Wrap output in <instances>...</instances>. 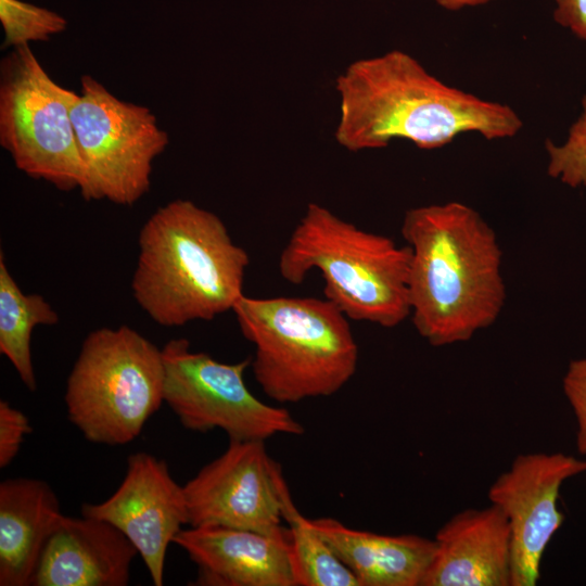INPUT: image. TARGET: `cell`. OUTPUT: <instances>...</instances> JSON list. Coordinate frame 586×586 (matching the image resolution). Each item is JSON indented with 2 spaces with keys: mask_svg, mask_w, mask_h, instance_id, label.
Here are the masks:
<instances>
[{
  "mask_svg": "<svg viewBox=\"0 0 586 586\" xmlns=\"http://www.w3.org/2000/svg\"><path fill=\"white\" fill-rule=\"evenodd\" d=\"M335 139L348 151L406 139L433 150L466 132L487 140L515 136L523 123L507 104L451 87L402 50L355 61L336 78Z\"/></svg>",
  "mask_w": 586,
  "mask_h": 586,
  "instance_id": "6da1fadb",
  "label": "cell"
},
{
  "mask_svg": "<svg viewBox=\"0 0 586 586\" xmlns=\"http://www.w3.org/2000/svg\"><path fill=\"white\" fill-rule=\"evenodd\" d=\"M400 232L411 250L409 318L421 337L451 345L496 321L506 301L501 250L474 208L457 201L413 207Z\"/></svg>",
  "mask_w": 586,
  "mask_h": 586,
  "instance_id": "7a4b0ae2",
  "label": "cell"
},
{
  "mask_svg": "<svg viewBox=\"0 0 586 586\" xmlns=\"http://www.w3.org/2000/svg\"><path fill=\"white\" fill-rule=\"evenodd\" d=\"M249 265L247 252L216 214L177 199L157 208L140 230L132 294L164 327L213 320L244 295Z\"/></svg>",
  "mask_w": 586,
  "mask_h": 586,
  "instance_id": "3957f363",
  "label": "cell"
},
{
  "mask_svg": "<svg viewBox=\"0 0 586 586\" xmlns=\"http://www.w3.org/2000/svg\"><path fill=\"white\" fill-rule=\"evenodd\" d=\"M232 311L255 347L253 375L277 403L333 395L355 374L358 345L349 319L326 297L243 295Z\"/></svg>",
  "mask_w": 586,
  "mask_h": 586,
  "instance_id": "277c9868",
  "label": "cell"
},
{
  "mask_svg": "<svg viewBox=\"0 0 586 586\" xmlns=\"http://www.w3.org/2000/svg\"><path fill=\"white\" fill-rule=\"evenodd\" d=\"M411 250L309 203L283 246L280 276L301 284L318 270L324 297L349 319L394 328L410 317Z\"/></svg>",
  "mask_w": 586,
  "mask_h": 586,
  "instance_id": "5b68a950",
  "label": "cell"
},
{
  "mask_svg": "<svg viewBox=\"0 0 586 586\" xmlns=\"http://www.w3.org/2000/svg\"><path fill=\"white\" fill-rule=\"evenodd\" d=\"M164 380L162 348L138 331L93 330L66 381L68 419L91 443L126 445L164 403Z\"/></svg>",
  "mask_w": 586,
  "mask_h": 586,
  "instance_id": "8992f818",
  "label": "cell"
},
{
  "mask_svg": "<svg viewBox=\"0 0 586 586\" xmlns=\"http://www.w3.org/2000/svg\"><path fill=\"white\" fill-rule=\"evenodd\" d=\"M77 98L50 77L29 46L2 59L0 145L27 176L81 193L87 175L72 120Z\"/></svg>",
  "mask_w": 586,
  "mask_h": 586,
  "instance_id": "52a82bcc",
  "label": "cell"
},
{
  "mask_svg": "<svg viewBox=\"0 0 586 586\" xmlns=\"http://www.w3.org/2000/svg\"><path fill=\"white\" fill-rule=\"evenodd\" d=\"M72 120L87 183V201L132 205L150 189L154 160L169 143L155 115L125 102L101 82L84 75Z\"/></svg>",
  "mask_w": 586,
  "mask_h": 586,
  "instance_id": "ba28073f",
  "label": "cell"
},
{
  "mask_svg": "<svg viewBox=\"0 0 586 586\" xmlns=\"http://www.w3.org/2000/svg\"><path fill=\"white\" fill-rule=\"evenodd\" d=\"M164 403L183 428L208 432L220 429L229 440H262L302 435L304 428L290 411L268 405L246 386L252 357L221 362L191 349L187 339H173L163 347Z\"/></svg>",
  "mask_w": 586,
  "mask_h": 586,
  "instance_id": "9c48e42d",
  "label": "cell"
},
{
  "mask_svg": "<svg viewBox=\"0 0 586 586\" xmlns=\"http://www.w3.org/2000/svg\"><path fill=\"white\" fill-rule=\"evenodd\" d=\"M190 526L282 531L291 493L265 441L229 440L226 450L184 485Z\"/></svg>",
  "mask_w": 586,
  "mask_h": 586,
  "instance_id": "30bf717a",
  "label": "cell"
},
{
  "mask_svg": "<svg viewBox=\"0 0 586 586\" xmlns=\"http://www.w3.org/2000/svg\"><path fill=\"white\" fill-rule=\"evenodd\" d=\"M586 472V460L562 453L518 455L488 489L511 533V586H535L544 552L564 521L558 508L564 481Z\"/></svg>",
  "mask_w": 586,
  "mask_h": 586,
  "instance_id": "8fae6325",
  "label": "cell"
},
{
  "mask_svg": "<svg viewBox=\"0 0 586 586\" xmlns=\"http://www.w3.org/2000/svg\"><path fill=\"white\" fill-rule=\"evenodd\" d=\"M81 514L104 520L136 547L152 583L162 586L167 549L189 524L183 485L165 460L138 451L127 459L125 476L104 501L82 504Z\"/></svg>",
  "mask_w": 586,
  "mask_h": 586,
  "instance_id": "7c38bea8",
  "label": "cell"
},
{
  "mask_svg": "<svg viewBox=\"0 0 586 586\" xmlns=\"http://www.w3.org/2000/svg\"><path fill=\"white\" fill-rule=\"evenodd\" d=\"M198 566L196 585L296 586L288 527L260 533L225 526H190L176 536Z\"/></svg>",
  "mask_w": 586,
  "mask_h": 586,
  "instance_id": "4fadbf2b",
  "label": "cell"
},
{
  "mask_svg": "<svg viewBox=\"0 0 586 586\" xmlns=\"http://www.w3.org/2000/svg\"><path fill=\"white\" fill-rule=\"evenodd\" d=\"M434 540L422 586H511V533L497 506L456 513Z\"/></svg>",
  "mask_w": 586,
  "mask_h": 586,
  "instance_id": "5bb4252c",
  "label": "cell"
},
{
  "mask_svg": "<svg viewBox=\"0 0 586 586\" xmlns=\"http://www.w3.org/2000/svg\"><path fill=\"white\" fill-rule=\"evenodd\" d=\"M136 556V547L111 523L64 514L43 548L31 585L126 586Z\"/></svg>",
  "mask_w": 586,
  "mask_h": 586,
  "instance_id": "9a60e30c",
  "label": "cell"
},
{
  "mask_svg": "<svg viewBox=\"0 0 586 586\" xmlns=\"http://www.w3.org/2000/svg\"><path fill=\"white\" fill-rule=\"evenodd\" d=\"M59 498L43 480L0 483V586H29L43 548L60 524Z\"/></svg>",
  "mask_w": 586,
  "mask_h": 586,
  "instance_id": "2e32d148",
  "label": "cell"
},
{
  "mask_svg": "<svg viewBox=\"0 0 586 586\" xmlns=\"http://www.w3.org/2000/svg\"><path fill=\"white\" fill-rule=\"evenodd\" d=\"M310 522L353 572L359 586H422L434 558V539L359 531L331 518Z\"/></svg>",
  "mask_w": 586,
  "mask_h": 586,
  "instance_id": "e0dca14e",
  "label": "cell"
},
{
  "mask_svg": "<svg viewBox=\"0 0 586 586\" xmlns=\"http://www.w3.org/2000/svg\"><path fill=\"white\" fill-rule=\"evenodd\" d=\"M59 315L44 297L24 293L0 253V353L16 370L29 391L37 387L31 358V334L39 324L52 326Z\"/></svg>",
  "mask_w": 586,
  "mask_h": 586,
  "instance_id": "ac0fdd59",
  "label": "cell"
},
{
  "mask_svg": "<svg viewBox=\"0 0 586 586\" xmlns=\"http://www.w3.org/2000/svg\"><path fill=\"white\" fill-rule=\"evenodd\" d=\"M296 586H359L348 566L295 507L292 497L283 513Z\"/></svg>",
  "mask_w": 586,
  "mask_h": 586,
  "instance_id": "d6986e66",
  "label": "cell"
},
{
  "mask_svg": "<svg viewBox=\"0 0 586 586\" xmlns=\"http://www.w3.org/2000/svg\"><path fill=\"white\" fill-rule=\"evenodd\" d=\"M3 47H24L46 41L64 31L67 21L61 14L22 0H0Z\"/></svg>",
  "mask_w": 586,
  "mask_h": 586,
  "instance_id": "ffe728a7",
  "label": "cell"
},
{
  "mask_svg": "<svg viewBox=\"0 0 586 586\" xmlns=\"http://www.w3.org/2000/svg\"><path fill=\"white\" fill-rule=\"evenodd\" d=\"M547 174L571 188H586V94L581 101V113L570 126L562 143L546 140Z\"/></svg>",
  "mask_w": 586,
  "mask_h": 586,
  "instance_id": "44dd1931",
  "label": "cell"
},
{
  "mask_svg": "<svg viewBox=\"0 0 586 586\" xmlns=\"http://www.w3.org/2000/svg\"><path fill=\"white\" fill-rule=\"evenodd\" d=\"M562 388L577 423V450L586 456V358L574 359L569 364L562 379Z\"/></svg>",
  "mask_w": 586,
  "mask_h": 586,
  "instance_id": "7402d4cb",
  "label": "cell"
},
{
  "mask_svg": "<svg viewBox=\"0 0 586 586\" xmlns=\"http://www.w3.org/2000/svg\"><path fill=\"white\" fill-rule=\"evenodd\" d=\"M31 433L28 417L9 402L0 400V468L17 456L25 437Z\"/></svg>",
  "mask_w": 586,
  "mask_h": 586,
  "instance_id": "603a6c76",
  "label": "cell"
},
{
  "mask_svg": "<svg viewBox=\"0 0 586 586\" xmlns=\"http://www.w3.org/2000/svg\"><path fill=\"white\" fill-rule=\"evenodd\" d=\"M553 20L576 38L586 41V0H553Z\"/></svg>",
  "mask_w": 586,
  "mask_h": 586,
  "instance_id": "cb8c5ba5",
  "label": "cell"
},
{
  "mask_svg": "<svg viewBox=\"0 0 586 586\" xmlns=\"http://www.w3.org/2000/svg\"><path fill=\"white\" fill-rule=\"evenodd\" d=\"M494 0H435V2L447 11H458L463 8L486 4Z\"/></svg>",
  "mask_w": 586,
  "mask_h": 586,
  "instance_id": "d4e9b609",
  "label": "cell"
}]
</instances>
